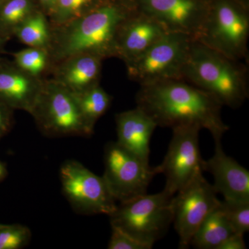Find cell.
Returning <instances> with one entry per match:
<instances>
[{
	"label": "cell",
	"mask_w": 249,
	"mask_h": 249,
	"mask_svg": "<svg viewBox=\"0 0 249 249\" xmlns=\"http://www.w3.org/2000/svg\"><path fill=\"white\" fill-rule=\"evenodd\" d=\"M137 107L155 120L157 126L196 125L222 139L229 127L221 115L222 106L204 90L184 80H168L142 85L136 96Z\"/></svg>",
	"instance_id": "cell-1"
},
{
	"label": "cell",
	"mask_w": 249,
	"mask_h": 249,
	"mask_svg": "<svg viewBox=\"0 0 249 249\" xmlns=\"http://www.w3.org/2000/svg\"><path fill=\"white\" fill-rule=\"evenodd\" d=\"M137 10L134 0H105L81 17L61 25H51V65L81 53L103 59L116 57L119 29Z\"/></svg>",
	"instance_id": "cell-2"
},
{
	"label": "cell",
	"mask_w": 249,
	"mask_h": 249,
	"mask_svg": "<svg viewBox=\"0 0 249 249\" xmlns=\"http://www.w3.org/2000/svg\"><path fill=\"white\" fill-rule=\"evenodd\" d=\"M182 80L210 93L222 106L236 109L249 97L247 67L196 40L190 47Z\"/></svg>",
	"instance_id": "cell-3"
},
{
	"label": "cell",
	"mask_w": 249,
	"mask_h": 249,
	"mask_svg": "<svg viewBox=\"0 0 249 249\" xmlns=\"http://www.w3.org/2000/svg\"><path fill=\"white\" fill-rule=\"evenodd\" d=\"M249 9L235 0H210L209 9L196 40L240 61L248 57Z\"/></svg>",
	"instance_id": "cell-4"
},
{
	"label": "cell",
	"mask_w": 249,
	"mask_h": 249,
	"mask_svg": "<svg viewBox=\"0 0 249 249\" xmlns=\"http://www.w3.org/2000/svg\"><path fill=\"white\" fill-rule=\"evenodd\" d=\"M173 196L163 190L120 203L109 215L111 226L153 247L173 222Z\"/></svg>",
	"instance_id": "cell-5"
},
{
	"label": "cell",
	"mask_w": 249,
	"mask_h": 249,
	"mask_svg": "<svg viewBox=\"0 0 249 249\" xmlns=\"http://www.w3.org/2000/svg\"><path fill=\"white\" fill-rule=\"evenodd\" d=\"M41 132L47 137H89L76 94L54 80H44L30 113Z\"/></svg>",
	"instance_id": "cell-6"
},
{
	"label": "cell",
	"mask_w": 249,
	"mask_h": 249,
	"mask_svg": "<svg viewBox=\"0 0 249 249\" xmlns=\"http://www.w3.org/2000/svg\"><path fill=\"white\" fill-rule=\"evenodd\" d=\"M191 36L168 33L142 55L126 64L127 75L140 86L168 80H182L192 42Z\"/></svg>",
	"instance_id": "cell-7"
},
{
	"label": "cell",
	"mask_w": 249,
	"mask_h": 249,
	"mask_svg": "<svg viewBox=\"0 0 249 249\" xmlns=\"http://www.w3.org/2000/svg\"><path fill=\"white\" fill-rule=\"evenodd\" d=\"M105 173L103 178L116 201L120 203L147 194V188L158 168L124 149L117 142L105 148Z\"/></svg>",
	"instance_id": "cell-8"
},
{
	"label": "cell",
	"mask_w": 249,
	"mask_h": 249,
	"mask_svg": "<svg viewBox=\"0 0 249 249\" xmlns=\"http://www.w3.org/2000/svg\"><path fill=\"white\" fill-rule=\"evenodd\" d=\"M62 192L79 214L110 215L117 204L102 177L76 160H69L60 170Z\"/></svg>",
	"instance_id": "cell-9"
},
{
	"label": "cell",
	"mask_w": 249,
	"mask_h": 249,
	"mask_svg": "<svg viewBox=\"0 0 249 249\" xmlns=\"http://www.w3.org/2000/svg\"><path fill=\"white\" fill-rule=\"evenodd\" d=\"M217 194L201 172L173 196V223L179 238V249L191 247L201 224L219 206Z\"/></svg>",
	"instance_id": "cell-10"
},
{
	"label": "cell",
	"mask_w": 249,
	"mask_h": 249,
	"mask_svg": "<svg viewBox=\"0 0 249 249\" xmlns=\"http://www.w3.org/2000/svg\"><path fill=\"white\" fill-rule=\"evenodd\" d=\"M196 125H185L173 129V138L161 164L160 173L166 178L164 191L172 196L182 189L198 173L203 171L199 145V132Z\"/></svg>",
	"instance_id": "cell-11"
},
{
	"label": "cell",
	"mask_w": 249,
	"mask_h": 249,
	"mask_svg": "<svg viewBox=\"0 0 249 249\" xmlns=\"http://www.w3.org/2000/svg\"><path fill=\"white\" fill-rule=\"evenodd\" d=\"M137 9L170 33L197 37L209 11L210 0H134Z\"/></svg>",
	"instance_id": "cell-12"
},
{
	"label": "cell",
	"mask_w": 249,
	"mask_h": 249,
	"mask_svg": "<svg viewBox=\"0 0 249 249\" xmlns=\"http://www.w3.org/2000/svg\"><path fill=\"white\" fill-rule=\"evenodd\" d=\"M154 18L137 9L123 23L116 40V58L124 64L135 60L168 34Z\"/></svg>",
	"instance_id": "cell-13"
},
{
	"label": "cell",
	"mask_w": 249,
	"mask_h": 249,
	"mask_svg": "<svg viewBox=\"0 0 249 249\" xmlns=\"http://www.w3.org/2000/svg\"><path fill=\"white\" fill-rule=\"evenodd\" d=\"M214 155L203 162V170L213 177L216 193L224 200L249 201V172L223 150L221 139L214 140Z\"/></svg>",
	"instance_id": "cell-14"
},
{
	"label": "cell",
	"mask_w": 249,
	"mask_h": 249,
	"mask_svg": "<svg viewBox=\"0 0 249 249\" xmlns=\"http://www.w3.org/2000/svg\"><path fill=\"white\" fill-rule=\"evenodd\" d=\"M44 79L29 75L13 62L0 60V102L11 109L30 113L35 106Z\"/></svg>",
	"instance_id": "cell-15"
},
{
	"label": "cell",
	"mask_w": 249,
	"mask_h": 249,
	"mask_svg": "<svg viewBox=\"0 0 249 249\" xmlns=\"http://www.w3.org/2000/svg\"><path fill=\"white\" fill-rule=\"evenodd\" d=\"M117 142L129 152L149 162L150 142L157 127L155 120L137 107L116 115Z\"/></svg>",
	"instance_id": "cell-16"
},
{
	"label": "cell",
	"mask_w": 249,
	"mask_h": 249,
	"mask_svg": "<svg viewBox=\"0 0 249 249\" xmlns=\"http://www.w3.org/2000/svg\"><path fill=\"white\" fill-rule=\"evenodd\" d=\"M103 60L88 53L69 57L52 65L53 79L71 92L79 94L99 84Z\"/></svg>",
	"instance_id": "cell-17"
},
{
	"label": "cell",
	"mask_w": 249,
	"mask_h": 249,
	"mask_svg": "<svg viewBox=\"0 0 249 249\" xmlns=\"http://www.w3.org/2000/svg\"><path fill=\"white\" fill-rule=\"evenodd\" d=\"M235 232L219 204L201 224L192 240L191 245L196 249H218Z\"/></svg>",
	"instance_id": "cell-18"
},
{
	"label": "cell",
	"mask_w": 249,
	"mask_h": 249,
	"mask_svg": "<svg viewBox=\"0 0 249 249\" xmlns=\"http://www.w3.org/2000/svg\"><path fill=\"white\" fill-rule=\"evenodd\" d=\"M14 36L30 47L48 50L52 37V26L47 15L37 9L17 28Z\"/></svg>",
	"instance_id": "cell-19"
},
{
	"label": "cell",
	"mask_w": 249,
	"mask_h": 249,
	"mask_svg": "<svg viewBox=\"0 0 249 249\" xmlns=\"http://www.w3.org/2000/svg\"><path fill=\"white\" fill-rule=\"evenodd\" d=\"M76 96L85 126L91 135L96 122L110 106L111 96L99 84Z\"/></svg>",
	"instance_id": "cell-20"
},
{
	"label": "cell",
	"mask_w": 249,
	"mask_h": 249,
	"mask_svg": "<svg viewBox=\"0 0 249 249\" xmlns=\"http://www.w3.org/2000/svg\"><path fill=\"white\" fill-rule=\"evenodd\" d=\"M37 9L34 0H5L0 4V36L9 40L17 28Z\"/></svg>",
	"instance_id": "cell-21"
},
{
	"label": "cell",
	"mask_w": 249,
	"mask_h": 249,
	"mask_svg": "<svg viewBox=\"0 0 249 249\" xmlns=\"http://www.w3.org/2000/svg\"><path fill=\"white\" fill-rule=\"evenodd\" d=\"M105 0H56L49 15L52 26H58L73 20L97 7Z\"/></svg>",
	"instance_id": "cell-22"
},
{
	"label": "cell",
	"mask_w": 249,
	"mask_h": 249,
	"mask_svg": "<svg viewBox=\"0 0 249 249\" xmlns=\"http://www.w3.org/2000/svg\"><path fill=\"white\" fill-rule=\"evenodd\" d=\"M14 63L29 75L42 78V74L52 67L48 50L28 47L14 53Z\"/></svg>",
	"instance_id": "cell-23"
},
{
	"label": "cell",
	"mask_w": 249,
	"mask_h": 249,
	"mask_svg": "<svg viewBox=\"0 0 249 249\" xmlns=\"http://www.w3.org/2000/svg\"><path fill=\"white\" fill-rule=\"evenodd\" d=\"M220 209L235 232L245 235L249 231V201H221Z\"/></svg>",
	"instance_id": "cell-24"
},
{
	"label": "cell",
	"mask_w": 249,
	"mask_h": 249,
	"mask_svg": "<svg viewBox=\"0 0 249 249\" xmlns=\"http://www.w3.org/2000/svg\"><path fill=\"white\" fill-rule=\"evenodd\" d=\"M31 232L21 224H0V249H20L29 245Z\"/></svg>",
	"instance_id": "cell-25"
},
{
	"label": "cell",
	"mask_w": 249,
	"mask_h": 249,
	"mask_svg": "<svg viewBox=\"0 0 249 249\" xmlns=\"http://www.w3.org/2000/svg\"><path fill=\"white\" fill-rule=\"evenodd\" d=\"M151 246L142 243L115 226H111V235L107 249H151Z\"/></svg>",
	"instance_id": "cell-26"
},
{
	"label": "cell",
	"mask_w": 249,
	"mask_h": 249,
	"mask_svg": "<svg viewBox=\"0 0 249 249\" xmlns=\"http://www.w3.org/2000/svg\"><path fill=\"white\" fill-rule=\"evenodd\" d=\"M13 109L0 102V138L9 132L13 124Z\"/></svg>",
	"instance_id": "cell-27"
},
{
	"label": "cell",
	"mask_w": 249,
	"mask_h": 249,
	"mask_svg": "<svg viewBox=\"0 0 249 249\" xmlns=\"http://www.w3.org/2000/svg\"><path fill=\"white\" fill-rule=\"evenodd\" d=\"M245 240H244V235L242 234L235 233L232 234L224 241L220 245L218 249H246Z\"/></svg>",
	"instance_id": "cell-28"
},
{
	"label": "cell",
	"mask_w": 249,
	"mask_h": 249,
	"mask_svg": "<svg viewBox=\"0 0 249 249\" xmlns=\"http://www.w3.org/2000/svg\"><path fill=\"white\" fill-rule=\"evenodd\" d=\"M39 2L42 6V10L49 16V15L52 13L54 6H55L56 0H38Z\"/></svg>",
	"instance_id": "cell-29"
},
{
	"label": "cell",
	"mask_w": 249,
	"mask_h": 249,
	"mask_svg": "<svg viewBox=\"0 0 249 249\" xmlns=\"http://www.w3.org/2000/svg\"><path fill=\"white\" fill-rule=\"evenodd\" d=\"M6 175H7V170H6V166L0 160V181L4 179Z\"/></svg>",
	"instance_id": "cell-30"
},
{
	"label": "cell",
	"mask_w": 249,
	"mask_h": 249,
	"mask_svg": "<svg viewBox=\"0 0 249 249\" xmlns=\"http://www.w3.org/2000/svg\"><path fill=\"white\" fill-rule=\"evenodd\" d=\"M6 41L7 40H6V39H4V37L0 36V54H1V52L4 50V45L5 44H6Z\"/></svg>",
	"instance_id": "cell-31"
},
{
	"label": "cell",
	"mask_w": 249,
	"mask_h": 249,
	"mask_svg": "<svg viewBox=\"0 0 249 249\" xmlns=\"http://www.w3.org/2000/svg\"><path fill=\"white\" fill-rule=\"evenodd\" d=\"M235 1L243 5V6H245L247 9H249V0H235Z\"/></svg>",
	"instance_id": "cell-32"
},
{
	"label": "cell",
	"mask_w": 249,
	"mask_h": 249,
	"mask_svg": "<svg viewBox=\"0 0 249 249\" xmlns=\"http://www.w3.org/2000/svg\"><path fill=\"white\" fill-rule=\"evenodd\" d=\"M4 1H5V0H0V2H3Z\"/></svg>",
	"instance_id": "cell-33"
}]
</instances>
